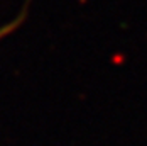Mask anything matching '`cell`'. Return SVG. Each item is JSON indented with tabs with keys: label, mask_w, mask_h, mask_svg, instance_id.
<instances>
[{
	"label": "cell",
	"mask_w": 147,
	"mask_h": 146,
	"mask_svg": "<svg viewBox=\"0 0 147 146\" xmlns=\"http://www.w3.org/2000/svg\"><path fill=\"white\" fill-rule=\"evenodd\" d=\"M27 19V9H24L20 14L14 17L10 22H7V24H3V26H0V41L3 39V38H7V36H10L14 31H17L22 24H24V20Z\"/></svg>",
	"instance_id": "1"
}]
</instances>
